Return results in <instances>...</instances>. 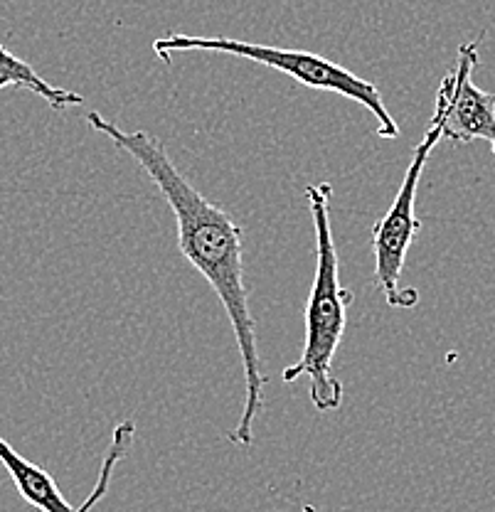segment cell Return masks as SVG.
<instances>
[{
    "instance_id": "7",
    "label": "cell",
    "mask_w": 495,
    "mask_h": 512,
    "mask_svg": "<svg viewBox=\"0 0 495 512\" xmlns=\"http://www.w3.org/2000/svg\"><path fill=\"white\" fill-rule=\"evenodd\" d=\"M8 87L28 89V92L45 99L55 111H65L69 106L84 104L82 94L69 92V89L62 87H52V84L47 82V79H42L28 62L20 60V57L13 55L8 47L0 45V89Z\"/></svg>"
},
{
    "instance_id": "5",
    "label": "cell",
    "mask_w": 495,
    "mask_h": 512,
    "mask_svg": "<svg viewBox=\"0 0 495 512\" xmlns=\"http://www.w3.org/2000/svg\"><path fill=\"white\" fill-rule=\"evenodd\" d=\"M133 434H136V424H133V421H121V424L116 426L114 434H111L109 451L104 453V463H101L97 485H94L89 498L84 500L79 508H72V505L67 503L65 495H62L60 488H57L55 478H52L45 468L35 466L33 461L20 456V453L15 451L3 436H0V463L5 466L8 476L13 478L15 488H18V493L23 495L25 503H30L40 512H89L101 498H104L106 490H109L116 463H119L121 458L129 456L133 446Z\"/></svg>"
},
{
    "instance_id": "2",
    "label": "cell",
    "mask_w": 495,
    "mask_h": 512,
    "mask_svg": "<svg viewBox=\"0 0 495 512\" xmlns=\"http://www.w3.org/2000/svg\"><path fill=\"white\" fill-rule=\"evenodd\" d=\"M316 229V274L306 306V340L296 365L286 367L284 382L308 380V394L318 412H335L343 404V384L333 377V360L348 323L353 291L340 284L338 249L330 229V197L333 185L316 183L306 188Z\"/></svg>"
},
{
    "instance_id": "1",
    "label": "cell",
    "mask_w": 495,
    "mask_h": 512,
    "mask_svg": "<svg viewBox=\"0 0 495 512\" xmlns=\"http://www.w3.org/2000/svg\"><path fill=\"white\" fill-rule=\"evenodd\" d=\"M87 124L94 131L104 133L116 148L129 153L156 183L175 215L180 254L205 276L220 298L244 365V412L230 434V441L237 446H252L254 421L264 407L266 375L257 345V323L244 286L242 227L232 220L230 212L217 207L193 188V183L175 168L163 143L151 133L124 131L119 124L104 119L99 111H89Z\"/></svg>"
},
{
    "instance_id": "3",
    "label": "cell",
    "mask_w": 495,
    "mask_h": 512,
    "mask_svg": "<svg viewBox=\"0 0 495 512\" xmlns=\"http://www.w3.org/2000/svg\"><path fill=\"white\" fill-rule=\"evenodd\" d=\"M153 50L161 60L168 64L173 52H225V55L242 57V60L264 64V67L284 72L294 82L303 84L308 89L318 92L340 94L355 104L365 106L377 119V136L380 138H397L399 126L395 116L382 101L380 89L370 84L367 79L358 77L350 69L326 60L321 55H313L306 50H286V47L259 45V42L232 40V37H198L183 35V32H170V35L158 37L153 42Z\"/></svg>"
},
{
    "instance_id": "6",
    "label": "cell",
    "mask_w": 495,
    "mask_h": 512,
    "mask_svg": "<svg viewBox=\"0 0 495 512\" xmlns=\"http://www.w3.org/2000/svg\"><path fill=\"white\" fill-rule=\"evenodd\" d=\"M478 62V42H463L459 62L436 94V109L444 114V138L456 143L488 141L495 156V94L473 84L471 74Z\"/></svg>"
},
{
    "instance_id": "4",
    "label": "cell",
    "mask_w": 495,
    "mask_h": 512,
    "mask_svg": "<svg viewBox=\"0 0 495 512\" xmlns=\"http://www.w3.org/2000/svg\"><path fill=\"white\" fill-rule=\"evenodd\" d=\"M444 138V114L434 109L429 131L414 148L412 160L407 165L402 185H399L395 202L387 215L372 227V252H375V279L382 296L392 308H414L419 303V291L414 286H402L404 261H407L409 247L422 229L417 217V192L422 183L424 168H427L431 151Z\"/></svg>"
}]
</instances>
